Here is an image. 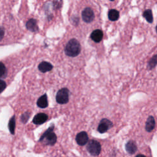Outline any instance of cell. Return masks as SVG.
I'll use <instances>...</instances> for the list:
<instances>
[{
  "label": "cell",
  "instance_id": "11",
  "mask_svg": "<svg viewBox=\"0 0 157 157\" xmlns=\"http://www.w3.org/2000/svg\"><path fill=\"white\" fill-rule=\"evenodd\" d=\"M53 69V66L51 63L47 61H42L38 65V69L43 73L51 71Z\"/></svg>",
  "mask_w": 157,
  "mask_h": 157
},
{
  "label": "cell",
  "instance_id": "1",
  "mask_svg": "<svg viewBox=\"0 0 157 157\" xmlns=\"http://www.w3.org/2000/svg\"><path fill=\"white\" fill-rule=\"evenodd\" d=\"M81 51V46L79 42L75 39H71L67 43L64 53L67 56L75 57L79 55Z\"/></svg>",
  "mask_w": 157,
  "mask_h": 157
},
{
  "label": "cell",
  "instance_id": "22",
  "mask_svg": "<svg viewBox=\"0 0 157 157\" xmlns=\"http://www.w3.org/2000/svg\"><path fill=\"white\" fill-rule=\"evenodd\" d=\"M4 29L1 26V31H0V35H1V37H0V39L1 40L3 38V36H4Z\"/></svg>",
  "mask_w": 157,
  "mask_h": 157
},
{
  "label": "cell",
  "instance_id": "14",
  "mask_svg": "<svg viewBox=\"0 0 157 157\" xmlns=\"http://www.w3.org/2000/svg\"><path fill=\"white\" fill-rule=\"evenodd\" d=\"M125 147H126V151L130 154H133L136 151L137 146H136L135 142L132 140L128 141L126 143Z\"/></svg>",
  "mask_w": 157,
  "mask_h": 157
},
{
  "label": "cell",
  "instance_id": "21",
  "mask_svg": "<svg viewBox=\"0 0 157 157\" xmlns=\"http://www.w3.org/2000/svg\"><path fill=\"white\" fill-rule=\"evenodd\" d=\"M6 88V83L2 80H0V88H1V93H2L4 89Z\"/></svg>",
  "mask_w": 157,
  "mask_h": 157
},
{
  "label": "cell",
  "instance_id": "7",
  "mask_svg": "<svg viewBox=\"0 0 157 157\" xmlns=\"http://www.w3.org/2000/svg\"><path fill=\"white\" fill-rule=\"evenodd\" d=\"M75 140L78 145L83 146L88 143V136L85 131H82L78 133L75 137Z\"/></svg>",
  "mask_w": 157,
  "mask_h": 157
},
{
  "label": "cell",
  "instance_id": "6",
  "mask_svg": "<svg viewBox=\"0 0 157 157\" xmlns=\"http://www.w3.org/2000/svg\"><path fill=\"white\" fill-rule=\"evenodd\" d=\"M82 17L86 23H91L94 19V13L90 7H85L82 12Z\"/></svg>",
  "mask_w": 157,
  "mask_h": 157
},
{
  "label": "cell",
  "instance_id": "17",
  "mask_svg": "<svg viewBox=\"0 0 157 157\" xmlns=\"http://www.w3.org/2000/svg\"><path fill=\"white\" fill-rule=\"evenodd\" d=\"M8 126L11 134H13L15 132V115L12 116V118L9 120Z\"/></svg>",
  "mask_w": 157,
  "mask_h": 157
},
{
  "label": "cell",
  "instance_id": "5",
  "mask_svg": "<svg viewBox=\"0 0 157 157\" xmlns=\"http://www.w3.org/2000/svg\"><path fill=\"white\" fill-rule=\"evenodd\" d=\"M113 126L112 122L107 118H102L98 127V131L100 133H104L107 132Z\"/></svg>",
  "mask_w": 157,
  "mask_h": 157
},
{
  "label": "cell",
  "instance_id": "19",
  "mask_svg": "<svg viewBox=\"0 0 157 157\" xmlns=\"http://www.w3.org/2000/svg\"><path fill=\"white\" fill-rule=\"evenodd\" d=\"M156 63H157V55H155L150 60L148 63V66L150 69H152L156 66Z\"/></svg>",
  "mask_w": 157,
  "mask_h": 157
},
{
  "label": "cell",
  "instance_id": "9",
  "mask_svg": "<svg viewBox=\"0 0 157 157\" xmlns=\"http://www.w3.org/2000/svg\"><path fill=\"white\" fill-rule=\"evenodd\" d=\"M90 37L94 42H100L103 38V33L101 29H95L91 33Z\"/></svg>",
  "mask_w": 157,
  "mask_h": 157
},
{
  "label": "cell",
  "instance_id": "8",
  "mask_svg": "<svg viewBox=\"0 0 157 157\" xmlns=\"http://www.w3.org/2000/svg\"><path fill=\"white\" fill-rule=\"evenodd\" d=\"M48 120V115L44 113H39L36 114L33 119V123L35 124H42Z\"/></svg>",
  "mask_w": 157,
  "mask_h": 157
},
{
  "label": "cell",
  "instance_id": "24",
  "mask_svg": "<svg viewBox=\"0 0 157 157\" xmlns=\"http://www.w3.org/2000/svg\"><path fill=\"white\" fill-rule=\"evenodd\" d=\"M156 32H157V26H156Z\"/></svg>",
  "mask_w": 157,
  "mask_h": 157
},
{
  "label": "cell",
  "instance_id": "3",
  "mask_svg": "<svg viewBox=\"0 0 157 157\" xmlns=\"http://www.w3.org/2000/svg\"><path fill=\"white\" fill-rule=\"evenodd\" d=\"M69 98V90L67 88L59 90L56 95V101L59 104H67Z\"/></svg>",
  "mask_w": 157,
  "mask_h": 157
},
{
  "label": "cell",
  "instance_id": "12",
  "mask_svg": "<svg viewBox=\"0 0 157 157\" xmlns=\"http://www.w3.org/2000/svg\"><path fill=\"white\" fill-rule=\"evenodd\" d=\"M37 105L42 109L46 108L48 106V100L47 96L46 94H43L39 97L37 101Z\"/></svg>",
  "mask_w": 157,
  "mask_h": 157
},
{
  "label": "cell",
  "instance_id": "13",
  "mask_svg": "<svg viewBox=\"0 0 157 157\" xmlns=\"http://www.w3.org/2000/svg\"><path fill=\"white\" fill-rule=\"evenodd\" d=\"M155 126V121L154 118L152 116H150L146 121L145 123V129L148 132L151 131Z\"/></svg>",
  "mask_w": 157,
  "mask_h": 157
},
{
  "label": "cell",
  "instance_id": "23",
  "mask_svg": "<svg viewBox=\"0 0 157 157\" xmlns=\"http://www.w3.org/2000/svg\"><path fill=\"white\" fill-rule=\"evenodd\" d=\"M135 157H146V156L142 154H139V155H136Z\"/></svg>",
  "mask_w": 157,
  "mask_h": 157
},
{
  "label": "cell",
  "instance_id": "16",
  "mask_svg": "<svg viewBox=\"0 0 157 157\" xmlns=\"http://www.w3.org/2000/svg\"><path fill=\"white\" fill-rule=\"evenodd\" d=\"M143 16L148 23H152L153 22V14H152L151 10H150V9L145 10L143 13Z\"/></svg>",
  "mask_w": 157,
  "mask_h": 157
},
{
  "label": "cell",
  "instance_id": "10",
  "mask_svg": "<svg viewBox=\"0 0 157 157\" xmlns=\"http://www.w3.org/2000/svg\"><path fill=\"white\" fill-rule=\"evenodd\" d=\"M26 27L28 30L31 32H36L39 29L37 24V20L34 18H31L28 20L26 23Z\"/></svg>",
  "mask_w": 157,
  "mask_h": 157
},
{
  "label": "cell",
  "instance_id": "18",
  "mask_svg": "<svg viewBox=\"0 0 157 157\" xmlns=\"http://www.w3.org/2000/svg\"><path fill=\"white\" fill-rule=\"evenodd\" d=\"M0 69H1V75H0L1 79L6 78L7 75V69H6L5 65L2 62H1V64H0Z\"/></svg>",
  "mask_w": 157,
  "mask_h": 157
},
{
  "label": "cell",
  "instance_id": "20",
  "mask_svg": "<svg viewBox=\"0 0 157 157\" xmlns=\"http://www.w3.org/2000/svg\"><path fill=\"white\" fill-rule=\"evenodd\" d=\"M30 115H31V113L29 112H26L24 113L21 116V121L23 123H26V122L28 121L29 117H30Z\"/></svg>",
  "mask_w": 157,
  "mask_h": 157
},
{
  "label": "cell",
  "instance_id": "15",
  "mask_svg": "<svg viewBox=\"0 0 157 157\" xmlns=\"http://www.w3.org/2000/svg\"><path fill=\"white\" fill-rule=\"evenodd\" d=\"M120 13L116 9H110L108 12V18L110 21H116L119 18Z\"/></svg>",
  "mask_w": 157,
  "mask_h": 157
},
{
  "label": "cell",
  "instance_id": "4",
  "mask_svg": "<svg viewBox=\"0 0 157 157\" xmlns=\"http://www.w3.org/2000/svg\"><path fill=\"white\" fill-rule=\"evenodd\" d=\"M86 149L92 156H98L101 150V146L99 142L96 140H90L86 145Z\"/></svg>",
  "mask_w": 157,
  "mask_h": 157
},
{
  "label": "cell",
  "instance_id": "2",
  "mask_svg": "<svg viewBox=\"0 0 157 157\" xmlns=\"http://www.w3.org/2000/svg\"><path fill=\"white\" fill-rule=\"evenodd\" d=\"M53 127H50L41 136L40 141L44 144L53 145L56 141V136L53 131Z\"/></svg>",
  "mask_w": 157,
  "mask_h": 157
}]
</instances>
